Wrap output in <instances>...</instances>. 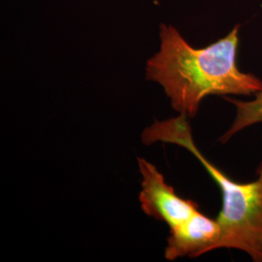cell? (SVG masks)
Instances as JSON below:
<instances>
[{"mask_svg":"<svg viewBox=\"0 0 262 262\" xmlns=\"http://www.w3.org/2000/svg\"><path fill=\"white\" fill-rule=\"evenodd\" d=\"M240 25L206 47L194 48L178 28L159 25V51L146 64V80L160 84L179 114L193 119L210 95H254L262 80L238 66Z\"/></svg>","mask_w":262,"mask_h":262,"instance_id":"1","label":"cell"},{"mask_svg":"<svg viewBox=\"0 0 262 262\" xmlns=\"http://www.w3.org/2000/svg\"><path fill=\"white\" fill-rule=\"evenodd\" d=\"M235 107L234 120L228 129L220 137L219 142L225 144L241 131L262 122V91L253 95L251 100H240L225 96Z\"/></svg>","mask_w":262,"mask_h":262,"instance_id":"5","label":"cell"},{"mask_svg":"<svg viewBox=\"0 0 262 262\" xmlns=\"http://www.w3.org/2000/svg\"><path fill=\"white\" fill-rule=\"evenodd\" d=\"M138 165L142 176L139 201L146 215L173 229L200 211L196 202L178 195L154 164L138 158Z\"/></svg>","mask_w":262,"mask_h":262,"instance_id":"3","label":"cell"},{"mask_svg":"<svg viewBox=\"0 0 262 262\" xmlns=\"http://www.w3.org/2000/svg\"><path fill=\"white\" fill-rule=\"evenodd\" d=\"M146 145L157 142L180 146L188 150L206 169L222 192L223 205L216 221L221 228L219 249H231L248 254L254 262H262V161L257 177L250 183H238L204 157L193 140L188 117L155 121L142 133Z\"/></svg>","mask_w":262,"mask_h":262,"instance_id":"2","label":"cell"},{"mask_svg":"<svg viewBox=\"0 0 262 262\" xmlns=\"http://www.w3.org/2000/svg\"><path fill=\"white\" fill-rule=\"evenodd\" d=\"M221 228L216 219L198 211L187 222L170 229L165 249V258L175 260L180 257L198 256L216 250Z\"/></svg>","mask_w":262,"mask_h":262,"instance_id":"4","label":"cell"}]
</instances>
